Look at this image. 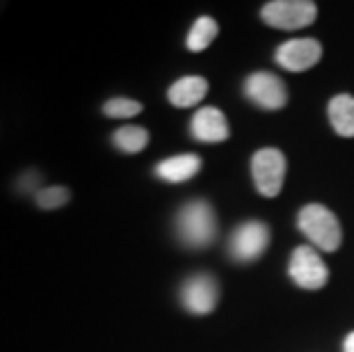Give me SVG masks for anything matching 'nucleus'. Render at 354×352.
I'll return each mask as SVG.
<instances>
[{
    "instance_id": "1",
    "label": "nucleus",
    "mask_w": 354,
    "mask_h": 352,
    "mask_svg": "<svg viewBox=\"0 0 354 352\" xmlns=\"http://www.w3.org/2000/svg\"><path fill=\"white\" fill-rule=\"evenodd\" d=\"M217 234L213 206L203 199H192L176 215V236L187 247H206Z\"/></svg>"
},
{
    "instance_id": "2",
    "label": "nucleus",
    "mask_w": 354,
    "mask_h": 352,
    "mask_svg": "<svg viewBox=\"0 0 354 352\" xmlns=\"http://www.w3.org/2000/svg\"><path fill=\"white\" fill-rule=\"evenodd\" d=\"M297 227L302 229V234L311 241L315 247L325 252H336L341 247L343 234H341V222L338 217L329 211L327 206L320 204H308L297 215Z\"/></svg>"
},
{
    "instance_id": "3",
    "label": "nucleus",
    "mask_w": 354,
    "mask_h": 352,
    "mask_svg": "<svg viewBox=\"0 0 354 352\" xmlns=\"http://www.w3.org/2000/svg\"><path fill=\"white\" fill-rule=\"evenodd\" d=\"M318 17V5L311 0H272L263 5L261 19L277 30H299L311 26Z\"/></svg>"
},
{
    "instance_id": "4",
    "label": "nucleus",
    "mask_w": 354,
    "mask_h": 352,
    "mask_svg": "<svg viewBox=\"0 0 354 352\" xmlns=\"http://www.w3.org/2000/svg\"><path fill=\"white\" fill-rule=\"evenodd\" d=\"M252 178L259 194H263V197H277L283 188L286 156L272 147L256 151L252 158Z\"/></svg>"
},
{
    "instance_id": "5",
    "label": "nucleus",
    "mask_w": 354,
    "mask_h": 352,
    "mask_svg": "<svg viewBox=\"0 0 354 352\" xmlns=\"http://www.w3.org/2000/svg\"><path fill=\"white\" fill-rule=\"evenodd\" d=\"M288 275L299 288H306V290H318L325 286L329 279V270H327L325 261H322L320 254L308 245H299L297 250L292 252L290 263H288Z\"/></svg>"
},
{
    "instance_id": "6",
    "label": "nucleus",
    "mask_w": 354,
    "mask_h": 352,
    "mask_svg": "<svg viewBox=\"0 0 354 352\" xmlns=\"http://www.w3.org/2000/svg\"><path fill=\"white\" fill-rule=\"evenodd\" d=\"M270 243V229L263 222H245L233 231L231 241H229V252L236 261H256L263 252L268 250Z\"/></svg>"
},
{
    "instance_id": "7",
    "label": "nucleus",
    "mask_w": 354,
    "mask_h": 352,
    "mask_svg": "<svg viewBox=\"0 0 354 352\" xmlns=\"http://www.w3.org/2000/svg\"><path fill=\"white\" fill-rule=\"evenodd\" d=\"M245 94L263 110H279L288 103L286 85L270 71H256L245 80Z\"/></svg>"
},
{
    "instance_id": "8",
    "label": "nucleus",
    "mask_w": 354,
    "mask_h": 352,
    "mask_svg": "<svg viewBox=\"0 0 354 352\" xmlns=\"http://www.w3.org/2000/svg\"><path fill=\"white\" fill-rule=\"evenodd\" d=\"M217 297H220V288H217L215 277H210L206 272L190 277L183 284V288H180V302H183L187 311L197 313V316L213 311Z\"/></svg>"
},
{
    "instance_id": "9",
    "label": "nucleus",
    "mask_w": 354,
    "mask_h": 352,
    "mask_svg": "<svg viewBox=\"0 0 354 352\" xmlns=\"http://www.w3.org/2000/svg\"><path fill=\"white\" fill-rule=\"evenodd\" d=\"M277 64H281L286 71H306L313 64H318L322 57L320 41L304 37V39H290L277 48Z\"/></svg>"
},
{
    "instance_id": "10",
    "label": "nucleus",
    "mask_w": 354,
    "mask_h": 352,
    "mask_svg": "<svg viewBox=\"0 0 354 352\" xmlns=\"http://www.w3.org/2000/svg\"><path fill=\"white\" fill-rule=\"evenodd\" d=\"M190 131H192L194 140L215 145V142H224L229 138V122L222 110L208 106V108H201L194 112Z\"/></svg>"
},
{
    "instance_id": "11",
    "label": "nucleus",
    "mask_w": 354,
    "mask_h": 352,
    "mask_svg": "<svg viewBox=\"0 0 354 352\" xmlns=\"http://www.w3.org/2000/svg\"><path fill=\"white\" fill-rule=\"evenodd\" d=\"M201 169V158L197 154H178L171 158H165L156 165V176L167 183H183L197 176Z\"/></svg>"
},
{
    "instance_id": "12",
    "label": "nucleus",
    "mask_w": 354,
    "mask_h": 352,
    "mask_svg": "<svg viewBox=\"0 0 354 352\" xmlns=\"http://www.w3.org/2000/svg\"><path fill=\"white\" fill-rule=\"evenodd\" d=\"M208 94V80L201 76L178 78L167 89V99L174 108H192Z\"/></svg>"
},
{
    "instance_id": "13",
    "label": "nucleus",
    "mask_w": 354,
    "mask_h": 352,
    "mask_svg": "<svg viewBox=\"0 0 354 352\" xmlns=\"http://www.w3.org/2000/svg\"><path fill=\"white\" fill-rule=\"evenodd\" d=\"M329 124L341 138H354V96L338 94L329 101Z\"/></svg>"
},
{
    "instance_id": "14",
    "label": "nucleus",
    "mask_w": 354,
    "mask_h": 352,
    "mask_svg": "<svg viewBox=\"0 0 354 352\" xmlns=\"http://www.w3.org/2000/svg\"><path fill=\"white\" fill-rule=\"evenodd\" d=\"M112 145L124 154H140L149 145V131L135 124L122 126V129L112 133Z\"/></svg>"
},
{
    "instance_id": "15",
    "label": "nucleus",
    "mask_w": 354,
    "mask_h": 352,
    "mask_svg": "<svg viewBox=\"0 0 354 352\" xmlns=\"http://www.w3.org/2000/svg\"><path fill=\"white\" fill-rule=\"evenodd\" d=\"M215 37H217V21L210 17H199L190 28V35H187V50L201 53V50H206L215 41Z\"/></svg>"
},
{
    "instance_id": "16",
    "label": "nucleus",
    "mask_w": 354,
    "mask_h": 352,
    "mask_svg": "<svg viewBox=\"0 0 354 352\" xmlns=\"http://www.w3.org/2000/svg\"><path fill=\"white\" fill-rule=\"evenodd\" d=\"M35 206L41 211H57L71 201V190L66 185H46L35 194Z\"/></svg>"
},
{
    "instance_id": "17",
    "label": "nucleus",
    "mask_w": 354,
    "mask_h": 352,
    "mask_svg": "<svg viewBox=\"0 0 354 352\" xmlns=\"http://www.w3.org/2000/svg\"><path fill=\"white\" fill-rule=\"evenodd\" d=\"M142 112V103L135 99H126V96H115L103 103V115L112 119H128Z\"/></svg>"
},
{
    "instance_id": "18",
    "label": "nucleus",
    "mask_w": 354,
    "mask_h": 352,
    "mask_svg": "<svg viewBox=\"0 0 354 352\" xmlns=\"http://www.w3.org/2000/svg\"><path fill=\"white\" fill-rule=\"evenodd\" d=\"M44 172L37 167H26L24 172H19L17 178H14V192L19 194H35L44 188Z\"/></svg>"
},
{
    "instance_id": "19",
    "label": "nucleus",
    "mask_w": 354,
    "mask_h": 352,
    "mask_svg": "<svg viewBox=\"0 0 354 352\" xmlns=\"http://www.w3.org/2000/svg\"><path fill=\"white\" fill-rule=\"evenodd\" d=\"M343 352H354V332H350L345 336V346H343Z\"/></svg>"
},
{
    "instance_id": "20",
    "label": "nucleus",
    "mask_w": 354,
    "mask_h": 352,
    "mask_svg": "<svg viewBox=\"0 0 354 352\" xmlns=\"http://www.w3.org/2000/svg\"><path fill=\"white\" fill-rule=\"evenodd\" d=\"M5 10H7V0H0V17H3Z\"/></svg>"
}]
</instances>
